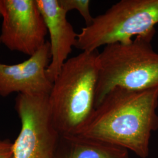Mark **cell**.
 Returning a JSON list of instances; mask_svg holds the SVG:
<instances>
[{
    "mask_svg": "<svg viewBox=\"0 0 158 158\" xmlns=\"http://www.w3.org/2000/svg\"><path fill=\"white\" fill-rule=\"evenodd\" d=\"M158 87L143 90L115 87L104 97L77 135L147 158L151 134L158 130Z\"/></svg>",
    "mask_w": 158,
    "mask_h": 158,
    "instance_id": "6da1fadb",
    "label": "cell"
},
{
    "mask_svg": "<svg viewBox=\"0 0 158 158\" xmlns=\"http://www.w3.org/2000/svg\"><path fill=\"white\" fill-rule=\"evenodd\" d=\"M98 51L68 59L49 96L53 124L62 137L77 135L96 108Z\"/></svg>",
    "mask_w": 158,
    "mask_h": 158,
    "instance_id": "7a4b0ae2",
    "label": "cell"
},
{
    "mask_svg": "<svg viewBox=\"0 0 158 158\" xmlns=\"http://www.w3.org/2000/svg\"><path fill=\"white\" fill-rule=\"evenodd\" d=\"M153 36H139L128 42L108 45L98 53L96 108L115 87L143 90L158 87V52L151 44Z\"/></svg>",
    "mask_w": 158,
    "mask_h": 158,
    "instance_id": "3957f363",
    "label": "cell"
},
{
    "mask_svg": "<svg viewBox=\"0 0 158 158\" xmlns=\"http://www.w3.org/2000/svg\"><path fill=\"white\" fill-rule=\"evenodd\" d=\"M158 23V0H121L81 29L75 47L94 52L139 36L155 35Z\"/></svg>",
    "mask_w": 158,
    "mask_h": 158,
    "instance_id": "277c9868",
    "label": "cell"
},
{
    "mask_svg": "<svg viewBox=\"0 0 158 158\" xmlns=\"http://www.w3.org/2000/svg\"><path fill=\"white\" fill-rule=\"evenodd\" d=\"M49 94H18L15 108L21 129L12 143L14 158H55L60 136L51 115Z\"/></svg>",
    "mask_w": 158,
    "mask_h": 158,
    "instance_id": "5b68a950",
    "label": "cell"
},
{
    "mask_svg": "<svg viewBox=\"0 0 158 158\" xmlns=\"http://www.w3.org/2000/svg\"><path fill=\"white\" fill-rule=\"evenodd\" d=\"M0 41L10 50L31 56L45 44L48 29L36 0H0Z\"/></svg>",
    "mask_w": 158,
    "mask_h": 158,
    "instance_id": "8992f818",
    "label": "cell"
},
{
    "mask_svg": "<svg viewBox=\"0 0 158 158\" xmlns=\"http://www.w3.org/2000/svg\"><path fill=\"white\" fill-rule=\"evenodd\" d=\"M51 48L46 41L28 60L16 64L0 63V95L12 93L29 95L49 94L53 83L48 79L46 69L51 62Z\"/></svg>",
    "mask_w": 158,
    "mask_h": 158,
    "instance_id": "52a82bcc",
    "label": "cell"
},
{
    "mask_svg": "<svg viewBox=\"0 0 158 158\" xmlns=\"http://www.w3.org/2000/svg\"><path fill=\"white\" fill-rule=\"evenodd\" d=\"M50 36L51 62L46 74L52 83L56 79L68 56L76 46L77 35L67 19L59 0H36Z\"/></svg>",
    "mask_w": 158,
    "mask_h": 158,
    "instance_id": "ba28073f",
    "label": "cell"
},
{
    "mask_svg": "<svg viewBox=\"0 0 158 158\" xmlns=\"http://www.w3.org/2000/svg\"><path fill=\"white\" fill-rule=\"evenodd\" d=\"M55 158H130L121 147L81 136H60Z\"/></svg>",
    "mask_w": 158,
    "mask_h": 158,
    "instance_id": "9c48e42d",
    "label": "cell"
},
{
    "mask_svg": "<svg viewBox=\"0 0 158 158\" xmlns=\"http://www.w3.org/2000/svg\"><path fill=\"white\" fill-rule=\"evenodd\" d=\"M59 2L63 8L68 12L72 10H77L85 23V26L92 23L94 17L91 14L89 0H59Z\"/></svg>",
    "mask_w": 158,
    "mask_h": 158,
    "instance_id": "30bf717a",
    "label": "cell"
},
{
    "mask_svg": "<svg viewBox=\"0 0 158 158\" xmlns=\"http://www.w3.org/2000/svg\"><path fill=\"white\" fill-rule=\"evenodd\" d=\"M0 158H14L12 143L8 140L4 141L0 145Z\"/></svg>",
    "mask_w": 158,
    "mask_h": 158,
    "instance_id": "8fae6325",
    "label": "cell"
},
{
    "mask_svg": "<svg viewBox=\"0 0 158 158\" xmlns=\"http://www.w3.org/2000/svg\"><path fill=\"white\" fill-rule=\"evenodd\" d=\"M3 142H4V141H2V140H1V139H0V145L3 143Z\"/></svg>",
    "mask_w": 158,
    "mask_h": 158,
    "instance_id": "7c38bea8",
    "label": "cell"
},
{
    "mask_svg": "<svg viewBox=\"0 0 158 158\" xmlns=\"http://www.w3.org/2000/svg\"><path fill=\"white\" fill-rule=\"evenodd\" d=\"M0 44H1V41H0Z\"/></svg>",
    "mask_w": 158,
    "mask_h": 158,
    "instance_id": "4fadbf2b",
    "label": "cell"
},
{
    "mask_svg": "<svg viewBox=\"0 0 158 158\" xmlns=\"http://www.w3.org/2000/svg\"><path fill=\"white\" fill-rule=\"evenodd\" d=\"M0 17H1V15H0Z\"/></svg>",
    "mask_w": 158,
    "mask_h": 158,
    "instance_id": "5bb4252c",
    "label": "cell"
},
{
    "mask_svg": "<svg viewBox=\"0 0 158 158\" xmlns=\"http://www.w3.org/2000/svg\"></svg>",
    "mask_w": 158,
    "mask_h": 158,
    "instance_id": "9a60e30c",
    "label": "cell"
}]
</instances>
